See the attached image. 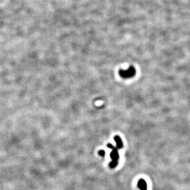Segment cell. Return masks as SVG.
<instances>
[{
  "label": "cell",
  "instance_id": "6da1fadb",
  "mask_svg": "<svg viewBox=\"0 0 190 190\" xmlns=\"http://www.w3.org/2000/svg\"><path fill=\"white\" fill-rule=\"evenodd\" d=\"M118 148L116 147L112 148V152L110 153V157L112 159V162L110 164V167L111 168H114L117 165V161L119 159V153Z\"/></svg>",
  "mask_w": 190,
  "mask_h": 190
},
{
  "label": "cell",
  "instance_id": "7a4b0ae2",
  "mask_svg": "<svg viewBox=\"0 0 190 190\" xmlns=\"http://www.w3.org/2000/svg\"><path fill=\"white\" fill-rule=\"evenodd\" d=\"M135 74V70L133 67H129L126 70H121L119 75L123 78H129L134 76Z\"/></svg>",
  "mask_w": 190,
  "mask_h": 190
},
{
  "label": "cell",
  "instance_id": "3957f363",
  "mask_svg": "<svg viewBox=\"0 0 190 190\" xmlns=\"http://www.w3.org/2000/svg\"><path fill=\"white\" fill-rule=\"evenodd\" d=\"M137 187L140 190H147V184L144 179H140L139 180Z\"/></svg>",
  "mask_w": 190,
  "mask_h": 190
},
{
  "label": "cell",
  "instance_id": "277c9868",
  "mask_svg": "<svg viewBox=\"0 0 190 190\" xmlns=\"http://www.w3.org/2000/svg\"><path fill=\"white\" fill-rule=\"evenodd\" d=\"M114 140L116 143V147L118 149L121 148L123 146V144H122V142L121 139H120V137L119 136H115L114 137Z\"/></svg>",
  "mask_w": 190,
  "mask_h": 190
},
{
  "label": "cell",
  "instance_id": "5b68a950",
  "mask_svg": "<svg viewBox=\"0 0 190 190\" xmlns=\"http://www.w3.org/2000/svg\"><path fill=\"white\" fill-rule=\"evenodd\" d=\"M99 154L102 157H104L105 156V152L104 150H100L99 152Z\"/></svg>",
  "mask_w": 190,
  "mask_h": 190
}]
</instances>
